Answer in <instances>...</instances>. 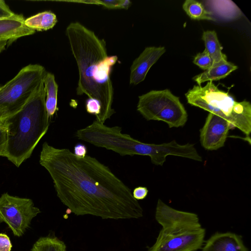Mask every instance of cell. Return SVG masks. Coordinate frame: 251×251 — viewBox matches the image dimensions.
I'll use <instances>...</instances> for the list:
<instances>
[{"instance_id": "obj_1", "label": "cell", "mask_w": 251, "mask_h": 251, "mask_svg": "<svg viewBox=\"0 0 251 251\" xmlns=\"http://www.w3.org/2000/svg\"><path fill=\"white\" fill-rule=\"evenodd\" d=\"M40 164L49 172L57 197L76 216L102 219H139L143 209L131 190L96 158L75 155L45 142Z\"/></svg>"}, {"instance_id": "obj_2", "label": "cell", "mask_w": 251, "mask_h": 251, "mask_svg": "<svg viewBox=\"0 0 251 251\" xmlns=\"http://www.w3.org/2000/svg\"><path fill=\"white\" fill-rule=\"evenodd\" d=\"M66 35L78 70L76 94L100 102L101 111L96 120L104 124L116 112L112 108L114 89L110 74L118 57L108 56L104 40L79 22L70 23Z\"/></svg>"}, {"instance_id": "obj_3", "label": "cell", "mask_w": 251, "mask_h": 251, "mask_svg": "<svg viewBox=\"0 0 251 251\" xmlns=\"http://www.w3.org/2000/svg\"><path fill=\"white\" fill-rule=\"evenodd\" d=\"M43 80L21 110L0 122L6 130L4 157L17 167L31 156L49 129L50 120L46 107Z\"/></svg>"}, {"instance_id": "obj_4", "label": "cell", "mask_w": 251, "mask_h": 251, "mask_svg": "<svg viewBox=\"0 0 251 251\" xmlns=\"http://www.w3.org/2000/svg\"><path fill=\"white\" fill-rule=\"evenodd\" d=\"M187 102L224 118L249 136L251 132V104L237 101L227 92L218 89L212 81L204 86L194 85L185 94Z\"/></svg>"}, {"instance_id": "obj_5", "label": "cell", "mask_w": 251, "mask_h": 251, "mask_svg": "<svg viewBox=\"0 0 251 251\" xmlns=\"http://www.w3.org/2000/svg\"><path fill=\"white\" fill-rule=\"evenodd\" d=\"M46 72L43 66L30 64L0 87V122L23 108L39 87Z\"/></svg>"}, {"instance_id": "obj_6", "label": "cell", "mask_w": 251, "mask_h": 251, "mask_svg": "<svg viewBox=\"0 0 251 251\" xmlns=\"http://www.w3.org/2000/svg\"><path fill=\"white\" fill-rule=\"evenodd\" d=\"M137 110L147 121H160L169 128L183 126L187 112L179 100L169 89L151 90L139 96Z\"/></svg>"}, {"instance_id": "obj_7", "label": "cell", "mask_w": 251, "mask_h": 251, "mask_svg": "<svg viewBox=\"0 0 251 251\" xmlns=\"http://www.w3.org/2000/svg\"><path fill=\"white\" fill-rule=\"evenodd\" d=\"M41 212L32 200L3 193L0 197V223L7 225L13 234L22 236L32 220Z\"/></svg>"}, {"instance_id": "obj_8", "label": "cell", "mask_w": 251, "mask_h": 251, "mask_svg": "<svg viewBox=\"0 0 251 251\" xmlns=\"http://www.w3.org/2000/svg\"><path fill=\"white\" fill-rule=\"evenodd\" d=\"M205 233L202 227L171 233L159 232L148 251H196L202 246Z\"/></svg>"}, {"instance_id": "obj_9", "label": "cell", "mask_w": 251, "mask_h": 251, "mask_svg": "<svg viewBox=\"0 0 251 251\" xmlns=\"http://www.w3.org/2000/svg\"><path fill=\"white\" fill-rule=\"evenodd\" d=\"M155 219L162 226L160 232L171 233L201 227L197 214L175 209L158 199Z\"/></svg>"}, {"instance_id": "obj_10", "label": "cell", "mask_w": 251, "mask_h": 251, "mask_svg": "<svg viewBox=\"0 0 251 251\" xmlns=\"http://www.w3.org/2000/svg\"><path fill=\"white\" fill-rule=\"evenodd\" d=\"M233 128V126L226 120L209 113L200 130L201 146L208 151H215L223 147L229 130Z\"/></svg>"}, {"instance_id": "obj_11", "label": "cell", "mask_w": 251, "mask_h": 251, "mask_svg": "<svg viewBox=\"0 0 251 251\" xmlns=\"http://www.w3.org/2000/svg\"><path fill=\"white\" fill-rule=\"evenodd\" d=\"M164 47H148L132 62L130 67L129 83L137 85L146 78L152 66L165 52Z\"/></svg>"}, {"instance_id": "obj_12", "label": "cell", "mask_w": 251, "mask_h": 251, "mask_svg": "<svg viewBox=\"0 0 251 251\" xmlns=\"http://www.w3.org/2000/svg\"><path fill=\"white\" fill-rule=\"evenodd\" d=\"M202 251H248L242 237L234 233L217 232L206 242Z\"/></svg>"}, {"instance_id": "obj_13", "label": "cell", "mask_w": 251, "mask_h": 251, "mask_svg": "<svg viewBox=\"0 0 251 251\" xmlns=\"http://www.w3.org/2000/svg\"><path fill=\"white\" fill-rule=\"evenodd\" d=\"M25 20L22 14L15 13L10 17L0 19V43L34 34L35 31L27 27Z\"/></svg>"}, {"instance_id": "obj_14", "label": "cell", "mask_w": 251, "mask_h": 251, "mask_svg": "<svg viewBox=\"0 0 251 251\" xmlns=\"http://www.w3.org/2000/svg\"><path fill=\"white\" fill-rule=\"evenodd\" d=\"M238 67L227 60H221L213 63L207 70L195 76L193 79L199 85L206 81L223 79L237 69Z\"/></svg>"}, {"instance_id": "obj_15", "label": "cell", "mask_w": 251, "mask_h": 251, "mask_svg": "<svg viewBox=\"0 0 251 251\" xmlns=\"http://www.w3.org/2000/svg\"><path fill=\"white\" fill-rule=\"evenodd\" d=\"M46 92L45 105L48 117L51 121L57 110L58 85L53 74L46 72L43 78Z\"/></svg>"}, {"instance_id": "obj_16", "label": "cell", "mask_w": 251, "mask_h": 251, "mask_svg": "<svg viewBox=\"0 0 251 251\" xmlns=\"http://www.w3.org/2000/svg\"><path fill=\"white\" fill-rule=\"evenodd\" d=\"M57 22L56 15L51 11L42 12L25 20V24L27 27L39 31L53 28Z\"/></svg>"}, {"instance_id": "obj_17", "label": "cell", "mask_w": 251, "mask_h": 251, "mask_svg": "<svg viewBox=\"0 0 251 251\" xmlns=\"http://www.w3.org/2000/svg\"><path fill=\"white\" fill-rule=\"evenodd\" d=\"M201 39L204 43V50L212 58L213 64L221 60H227L226 55L222 52V47L214 30L203 31Z\"/></svg>"}, {"instance_id": "obj_18", "label": "cell", "mask_w": 251, "mask_h": 251, "mask_svg": "<svg viewBox=\"0 0 251 251\" xmlns=\"http://www.w3.org/2000/svg\"><path fill=\"white\" fill-rule=\"evenodd\" d=\"M182 8L187 15L195 20L215 21L212 13L201 2L195 0H186Z\"/></svg>"}, {"instance_id": "obj_19", "label": "cell", "mask_w": 251, "mask_h": 251, "mask_svg": "<svg viewBox=\"0 0 251 251\" xmlns=\"http://www.w3.org/2000/svg\"><path fill=\"white\" fill-rule=\"evenodd\" d=\"M31 251H67L65 243L55 236L40 238L33 245Z\"/></svg>"}, {"instance_id": "obj_20", "label": "cell", "mask_w": 251, "mask_h": 251, "mask_svg": "<svg viewBox=\"0 0 251 251\" xmlns=\"http://www.w3.org/2000/svg\"><path fill=\"white\" fill-rule=\"evenodd\" d=\"M193 63L202 70H206L213 64V60L209 54L204 50L195 56Z\"/></svg>"}, {"instance_id": "obj_21", "label": "cell", "mask_w": 251, "mask_h": 251, "mask_svg": "<svg viewBox=\"0 0 251 251\" xmlns=\"http://www.w3.org/2000/svg\"><path fill=\"white\" fill-rule=\"evenodd\" d=\"M85 108L88 113L94 115L96 117L100 113V103L98 100L94 99L88 98L86 100Z\"/></svg>"}, {"instance_id": "obj_22", "label": "cell", "mask_w": 251, "mask_h": 251, "mask_svg": "<svg viewBox=\"0 0 251 251\" xmlns=\"http://www.w3.org/2000/svg\"><path fill=\"white\" fill-rule=\"evenodd\" d=\"M12 247L9 237L5 234L0 233V251H11Z\"/></svg>"}, {"instance_id": "obj_23", "label": "cell", "mask_w": 251, "mask_h": 251, "mask_svg": "<svg viewBox=\"0 0 251 251\" xmlns=\"http://www.w3.org/2000/svg\"><path fill=\"white\" fill-rule=\"evenodd\" d=\"M149 190L148 188L144 186H138L134 189L132 192V196L136 200H142L146 198Z\"/></svg>"}, {"instance_id": "obj_24", "label": "cell", "mask_w": 251, "mask_h": 251, "mask_svg": "<svg viewBox=\"0 0 251 251\" xmlns=\"http://www.w3.org/2000/svg\"><path fill=\"white\" fill-rule=\"evenodd\" d=\"M122 0H96L97 4L101 5L108 9H121Z\"/></svg>"}, {"instance_id": "obj_25", "label": "cell", "mask_w": 251, "mask_h": 251, "mask_svg": "<svg viewBox=\"0 0 251 251\" xmlns=\"http://www.w3.org/2000/svg\"><path fill=\"white\" fill-rule=\"evenodd\" d=\"M15 13L3 0H0V19L10 17Z\"/></svg>"}, {"instance_id": "obj_26", "label": "cell", "mask_w": 251, "mask_h": 251, "mask_svg": "<svg viewBox=\"0 0 251 251\" xmlns=\"http://www.w3.org/2000/svg\"><path fill=\"white\" fill-rule=\"evenodd\" d=\"M6 130L4 127H0V156H4L6 143Z\"/></svg>"}, {"instance_id": "obj_27", "label": "cell", "mask_w": 251, "mask_h": 251, "mask_svg": "<svg viewBox=\"0 0 251 251\" xmlns=\"http://www.w3.org/2000/svg\"><path fill=\"white\" fill-rule=\"evenodd\" d=\"M87 149L86 146L81 144H77L74 147V153L80 157H83L86 155Z\"/></svg>"}, {"instance_id": "obj_28", "label": "cell", "mask_w": 251, "mask_h": 251, "mask_svg": "<svg viewBox=\"0 0 251 251\" xmlns=\"http://www.w3.org/2000/svg\"><path fill=\"white\" fill-rule=\"evenodd\" d=\"M7 43L8 41H7L0 43V52L5 49L6 46L7 45Z\"/></svg>"}, {"instance_id": "obj_29", "label": "cell", "mask_w": 251, "mask_h": 251, "mask_svg": "<svg viewBox=\"0 0 251 251\" xmlns=\"http://www.w3.org/2000/svg\"><path fill=\"white\" fill-rule=\"evenodd\" d=\"M2 126H1V125L0 124V127H2Z\"/></svg>"}]
</instances>
